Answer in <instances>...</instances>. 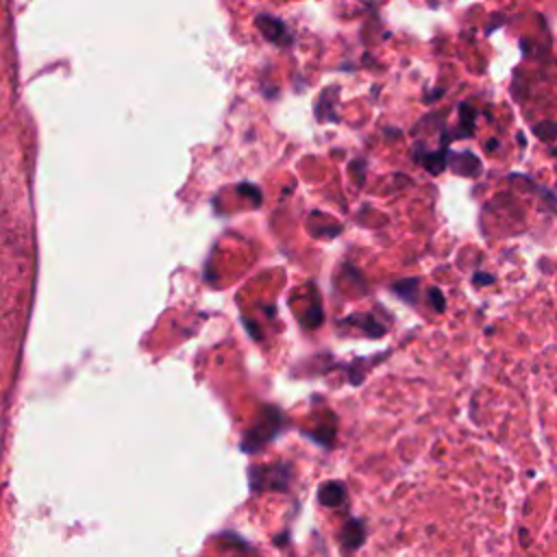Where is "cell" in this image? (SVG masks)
Returning a JSON list of instances; mask_svg holds the SVG:
<instances>
[{
  "mask_svg": "<svg viewBox=\"0 0 557 557\" xmlns=\"http://www.w3.org/2000/svg\"><path fill=\"white\" fill-rule=\"evenodd\" d=\"M318 498H320V503H322L324 507H337V505H342V503H344V498H346V490H344V485H342V483H337V481H329V483H324V485L320 487Z\"/></svg>",
  "mask_w": 557,
  "mask_h": 557,
  "instance_id": "7a4b0ae2",
  "label": "cell"
},
{
  "mask_svg": "<svg viewBox=\"0 0 557 557\" xmlns=\"http://www.w3.org/2000/svg\"><path fill=\"white\" fill-rule=\"evenodd\" d=\"M339 537H342V544H344L346 550L357 548V546L361 544V540H363V527H361V522H359V520H348V522L344 524Z\"/></svg>",
  "mask_w": 557,
  "mask_h": 557,
  "instance_id": "3957f363",
  "label": "cell"
},
{
  "mask_svg": "<svg viewBox=\"0 0 557 557\" xmlns=\"http://www.w3.org/2000/svg\"><path fill=\"white\" fill-rule=\"evenodd\" d=\"M281 426V413L272 409V416H265L250 433V440L255 446H261L265 440H270L274 435V431Z\"/></svg>",
  "mask_w": 557,
  "mask_h": 557,
  "instance_id": "6da1fadb",
  "label": "cell"
}]
</instances>
